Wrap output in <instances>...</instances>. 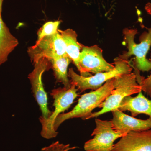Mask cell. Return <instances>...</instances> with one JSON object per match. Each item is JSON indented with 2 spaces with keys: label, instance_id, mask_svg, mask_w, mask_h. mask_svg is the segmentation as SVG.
<instances>
[{
  "label": "cell",
  "instance_id": "cell-16",
  "mask_svg": "<svg viewBox=\"0 0 151 151\" xmlns=\"http://www.w3.org/2000/svg\"><path fill=\"white\" fill-rule=\"evenodd\" d=\"M60 22L58 20L46 22L38 31L37 41L40 40L45 37L53 35L58 32V27Z\"/></svg>",
  "mask_w": 151,
  "mask_h": 151
},
{
  "label": "cell",
  "instance_id": "cell-19",
  "mask_svg": "<svg viewBox=\"0 0 151 151\" xmlns=\"http://www.w3.org/2000/svg\"><path fill=\"white\" fill-rule=\"evenodd\" d=\"M145 9L147 13L151 15V3H147L145 6Z\"/></svg>",
  "mask_w": 151,
  "mask_h": 151
},
{
  "label": "cell",
  "instance_id": "cell-7",
  "mask_svg": "<svg viewBox=\"0 0 151 151\" xmlns=\"http://www.w3.org/2000/svg\"><path fill=\"white\" fill-rule=\"evenodd\" d=\"M27 52L34 64L42 58H46L50 61L67 55L64 41L58 31L53 35L36 41L33 46L28 48Z\"/></svg>",
  "mask_w": 151,
  "mask_h": 151
},
{
  "label": "cell",
  "instance_id": "cell-20",
  "mask_svg": "<svg viewBox=\"0 0 151 151\" xmlns=\"http://www.w3.org/2000/svg\"><path fill=\"white\" fill-rule=\"evenodd\" d=\"M3 1L4 0H0V18H2V8Z\"/></svg>",
  "mask_w": 151,
  "mask_h": 151
},
{
  "label": "cell",
  "instance_id": "cell-17",
  "mask_svg": "<svg viewBox=\"0 0 151 151\" xmlns=\"http://www.w3.org/2000/svg\"><path fill=\"white\" fill-rule=\"evenodd\" d=\"M76 148L75 147H71L69 145H64L57 141L50 145L42 149L40 151H69Z\"/></svg>",
  "mask_w": 151,
  "mask_h": 151
},
{
  "label": "cell",
  "instance_id": "cell-11",
  "mask_svg": "<svg viewBox=\"0 0 151 151\" xmlns=\"http://www.w3.org/2000/svg\"><path fill=\"white\" fill-rule=\"evenodd\" d=\"M112 112V126L113 129L116 132L127 134L132 131H145L151 129L150 117L147 120H142L127 115L118 109Z\"/></svg>",
  "mask_w": 151,
  "mask_h": 151
},
{
  "label": "cell",
  "instance_id": "cell-4",
  "mask_svg": "<svg viewBox=\"0 0 151 151\" xmlns=\"http://www.w3.org/2000/svg\"><path fill=\"white\" fill-rule=\"evenodd\" d=\"M113 64L115 67L111 71L100 72L89 77L81 76L76 73L73 68H70L68 72L70 83L74 84L77 89L81 92L87 89L93 91L99 89L108 80L119 75L132 73L133 70L129 61L121 55L115 58Z\"/></svg>",
  "mask_w": 151,
  "mask_h": 151
},
{
  "label": "cell",
  "instance_id": "cell-12",
  "mask_svg": "<svg viewBox=\"0 0 151 151\" xmlns=\"http://www.w3.org/2000/svg\"><path fill=\"white\" fill-rule=\"evenodd\" d=\"M118 109L122 112L130 111L134 117L144 114L151 118V100L145 97L141 91L136 97L129 96L125 97L120 103Z\"/></svg>",
  "mask_w": 151,
  "mask_h": 151
},
{
  "label": "cell",
  "instance_id": "cell-2",
  "mask_svg": "<svg viewBox=\"0 0 151 151\" xmlns=\"http://www.w3.org/2000/svg\"><path fill=\"white\" fill-rule=\"evenodd\" d=\"M124 41L128 51L124 52L121 56L128 60L132 55L135 58L132 67L136 70L135 73L139 74V71H149L151 70V60L147 59V55L151 46V27L145 32L140 37V43H136L134 39L137 34V30L126 28L123 31Z\"/></svg>",
  "mask_w": 151,
  "mask_h": 151
},
{
  "label": "cell",
  "instance_id": "cell-9",
  "mask_svg": "<svg viewBox=\"0 0 151 151\" xmlns=\"http://www.w3.org/2000/svg\"><path fill=\"white\" fill-rule=\"evenodd\" d=\"M34 68L28 76L32 85L33 93L39 106L44 119H48L52 112L50 111L47 106V94L44 88L42 75L51 67L49 60L46 58H42L34 64Z\"/></svg>",
  "mask_w": 151,
  "mask_h": 151
},
{
  "label": "cell",
  "instance_id": "cell-15",
  "mask_svg": "<svg viewBox=\"0 0 151 151\" xmlns=\"http://www.w3.org/2000/svg\"><path fill=\"white\" fill-rule=\"evenodd\" d=\"M71 61L72 60L68 55L50 60L57 81L62 83L66 88H69L71 86L70 80L68 78V68Z\"/></svg>",
  "mask_w": 151,
  "mask_h": 151
},
{
  "label": "cell",
  "instance_id": "cell-6",
  "mask_svg": "<svg viewBox=\"0 0 151 151\" xmlns=\"http://www.w3.org/2000/svg\"><path fill=\"white\" fill-rule=\"evenodd\" d=\"M95 123L96 128L91 135L94 138L84 144L86 151H112L114 142L127 134L113 129L112 121L97 119Z\"/></svg>",
  "mask_w": 151,
  "mask_h": 151
},
{
  "label": "cell",
  "instance_id": "cell-8",
  "mask_svg": "<svg viewBox=\"0 0 151 151\" xmlns=\"http://www.w3.org/2000/svg\"><path fill=\"white\" fill-rule=\"evenodd\" d=\"M80 75L84 77L92 76L90 73H96L107 72L114 69V64L109 63L104 59L103 50L98 45H82L79 59Z\"/></svg>",
  "mask_w": 151,
  "mask_h": 151
},
{
  "label": "cell",
  "instance_id": "cell-14",
  "mask_svg": "<svg viewBox=\"0 0 151 151\" xmlns=\"http://www.w3.org/2000/svg\"><path fill=\"white\" fill-rule=\"evenodd\" d=\"M58 31L65 43L66 53L79 71V55L83 45L77 41V33L71 29L64 30L58 29Z\"/></svg>",
  "mask_w": 151,
  "mask_h": 151
},
{
  "label": "cell",
  "instance_id": "cell-3",
  "mask_svg": "<svg viewBox=\"0 0 151 151\" xmlns=\"http://www.w3.org/2000/svg\"><path fill=\"white\" fill-rule=\"evenodd\" d=\"M113 85L114 88L111 94L98 107L102 109L98 112L92 113L88 119L97 118L103 114L118 109L125 97L138 94L142 91L141 85L138 83L135 72L116 76L114 78Z\"/></svg>",
  "mask_w": 151,
  "mask_h": 151
},
{
  "label": "cell",
  "instance_id": "cell-5",
  "mask_svg": "<svg viewBox=\"0 0 151 151\" xmlns=\"http://www.w3.org/2000/svg\"><path fill=\"white\" fill-rule=\"evenodd\" d=\"M77 90L75 85L71 83L69 88L63 87L52 91L51 95L54 99V111L48 119H44L42 117L39 119L42 127L40 134L42 137L50 139L57 136L58 133L54 128L55 119L61 113L68 110L73 104L78 96Z\"/></svg>",
  "mask_w": 151,
  "mask_h": 151
},
{
  "label": "cell",
  "instance_id": "cell-10",
  "mask_svg": "<svg viewBox=\"0 0 151 151\" xmlns=\"http://www.w3.org/2000/svg\"><path fill=\"white\" fill-rule=\"evenodd\" d=\"M112 151H151V130L129 132L114 145Z\"/></svg>",
  "mask_w": 151,
  "mask_h": 151
},
{
  "label": "cell",
  "instance_id": "cell-18",
  "mask_svg": "<svg viewBox=\"0 0 151 151\" xmlns=\"http://www.w3.org/2000/svg\"><path fill=\"white\" fill-rule=\"evenodd\" d=\"M139 84L142 91H144L151 98V74L147 78H143Z\"/></svg>",
  "mask_w": 151,
  "mask_h": 151
},
{
  "label": "cell",
  "instance_id": "cell-13",
  "mask_svg": "<svg viewBox=\"0 0 151 151\" xmlns=\"http://www.w3.org/2000/svg\"><path fill=\"white\" fill-rule=\"evenodd\" d=\"M18 44L17 38L11 33L2 18H0V66L8 60L9 55Z\"/></svg>",
  "mask_w": 151,
  "mask_h": 151
},
{
  "label": "cell",
  "instance_id": "cell-1",
  "mask_svg": "<svg viewBox=\"0 0 151 151\" xmlns=\"http://www.w3.org/2000/svg\"><path fill=\"white\" fill-rule=\"evenodd\" d=\"M114 78L106 81L99 89L81 95L78 103L70 112L60 114L55 119L54 129L57 131L58 127L66 120L74 118L88 119L92 111L99 107L107 97L111 94L114 88Z\"/></svg>",
  "mask_w": 151,
  "mask_h": 151
}]
</instances>
